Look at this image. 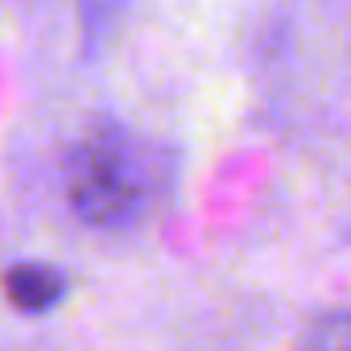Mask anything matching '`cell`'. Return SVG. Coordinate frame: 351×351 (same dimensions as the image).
Here are the masks:
<instances>
[{"mask_svg": "<svg viewBox=\"0 0 351 351\" xmlns=\"http://www.w3.org/2000/svg\"><path fill=\"white\" fill-rule=\"evenodd\" d=\"M66 203L95 232L136 228L169 186V149L120 124L87 128L66 153Z\"/></svg>", "mask_w": 351, "mask_h": 351, "instance_id": "obj_1", "label": "cell"}, {"mask_svg": "<svg viewBox=\"0 0 351 351\" xmlns=\"http://www.w3.org/2000/svg\"><path fill=\"white\" fill-rule=\"evenodd\" d=\"M0 289H5L13 310L46 314V310H54L66 298V273L58 265H46V261H17V265L5 269Z\"/></svg>", "mask_w": 351, "mask_h": 351, "instance_id": "obj_2", "label": "cell"}, {"mask_svg": "<svg viewBox=\"0 0 351 351\" xmlns=\"http://www.w3.org/2000/svg\"><path fill=\"white\" fill-rule=\"evenodd\" d=\"M302 351H351V310H335L310 322Z\"/></svg>", "mask_w": 351, "mask_h": 351, "instance_id": "obj_3", "label": "cell"}]
</instances>
